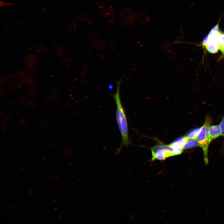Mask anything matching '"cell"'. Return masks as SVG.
<instances>
[{"label":"cell","mask_w":224,"mask_h":224,"mask_svg":"<svg viewBox=\"0 0 224 224\" xmlns=\"http://www.w3.org/2000/svg\"><path fill=\"white\" fill-rule=\"evenodd\" d=\"M32 189L30 190H29V192H30L31 191H32Z\"/></svg>","instance_id":"obj_13"},{"label":"cell","mask_w":224,"mask_h":224,"mask_svg":"<svg viewBox=\"0 0 224 224\" xmlns=\"http://www.w3.org/2000/svg\"><path fill=\"white\" fill-rule=\"evenodd\" d=\"M26 210V209H25V210H23V211H25V210Z\"/></svg>","instance_id":"obj_24"},{"label":"cell","mask_w":224,"mask_h":224,"mask_svg":"<svg viewBox=\"0 0 224 224\" xmlns=\"http://www.w3.org/2000/svg\"><path fill=\"white\" fill-rule=\"evenodd\" d=\"M6 183V182H5L4 183H3V184H5Z\"/></svg>","instance_id":"obj_22"},{"label":"cell","mask_w":224,"mask_h":224,"mask_svg":"<svg viewBox=\"0 0 224 224\" xmlns=\"http://www.w3.org/2000/svg\"><path fill=\"white\" fill-rule=\"evenodd\" d=\"M208 42V35H206L202 41V45L205 46Z\"/></svg>","instance_id":"obj_10"},{"label":"cell","mask_w":224,"mask_h":224,"mask_svg":"<svg viewBox=\"0 0 224 224\" xmlns=\"http://www.w3.org/2000/svg\"><path fill=\"white\" fill-rule=\"evenodd\" d=\"M209 131L211 142L221 135V131L219 125L210 126Z\"/></svg>","instance_id":"obj_5"},{"label":"cell","mask_w":224,"mask_h":224,"mask_svg":"<svg viewBox=\"0 0 224 224\" xmlns=\"http://www.w3.org/2000/svg\"><path fill=\"white\" fill-rule=\"evenodd\" d=\"M121 81V80H120L116 81V92L112 95L116 105V120L122 137L121 143L118 151H119L123 146L128 147L130 143L128 138L126 116L120 96Z\"/></svg>","instance_id":"obj_1"},{"label":"cell","mask_w":224,"mask_h":224,"mask_svg":"<svg viewBox=\"0 0 224 224\" xmlns=\"http://www.w3.org/2000/svg\"><path fill=\"white\" fill-rule=\"evenodd\" d=\"M44 159H45V158H43V160H44Z\"/></svg>","instance_id":"obj_25"},{"label":"cell","mask_w":224,"mask_h":224,"mask_svg":"<svg viewBox=\"0 0 224 224\" xmlns=\"http://www.w3.org/2000/svg\"><path fill=\"white\" fill-rule=\"evenodd\" d=\"M200 128H196L188 132L185 135L189 139H196L198 134Z\"/></svg>","instance_id":"obj_7"},{"label":"cell","mask_w":224,"mask_h":224,"mask_svg":"<svg viewBox=\"0 0 224 224\" xmlns=\"http://www.w3.org/2000/svg\"><path fill=\"white\" fill-rule=\"evenodd\" d=\"M212 121L211 117L208 115H207L203 124L200 128L199 132L196 138L199 146L202 148L205 164H208V150L209 144L211 142L209 129Z\"/></svg>","instance_id":"obj_2"},{"label":"cell","mask_w":224,"mask_h":224,"mask_svg":"<svg viewBox=\"0 0 224 224\" xmlns=\"http://www.w3.org/2000/svg\"><path fill=\"white\" fill-rule=\"evenodd\" d=\"M56 201V200H55L54 201H53V202L54 203V202H55Z\"/></svg>","instance_id":"obj_17"},{"label":"cell","mask_w":224,"mask_h":224,"mask_svg":"<svg viewBox=\"0 0 224 224\" xmlns=\"http://www.w3.org/2000/svg\"><path fill=\"white\" fill-rule=\"evenodd\" d=\"M199 145L195 139H190L188 141L184 146V149H188L194 147H198Z\"/></svg>","instance_id":"obj_8"},{"label":"cell","mask_w":224,"mask_h":224,"mask_svg":"<svg viewBox=\"0 0 224 224\" xmlns=\"http://www.w3.org/2000/svg\"><path fill=\"white\" fill-rule=\"evenodd\" d=\"M189 139L186 136H182L175 140L169 144L172 149L174 156L181 154L184 146Z\"/></svg>","instance_id":"obj_4"},{"label":"cell","mask_w":224,"mask_h":224,"mask_svg":"<svg viewBox=\"0 0 224 224\" xmlns=\"http://www.w3.org/2000/svg\"><path fill=\"white\" fill-rule=\"evenodd\" d=\"M37 169H35V170H34V171L36 170Z\"/></svg>","instance_id":"obj_23"},{"label":"cell","mask_w":224,"mask_h":224,"mask_svg":"<svg viewBox=\"0 0 224 224\" xmlns=\"http://www.w3.org/2000/svg\"><path fill=\"white\" fill-rule=\"evenodd\" d=\"M58 175H57V176H56L55 177H56V178H57V177H58Z\"/></svg>","instance_id":"obj_19"},{"label":"cell","mask_w":224,"mask_h":224,"mask_svg":"<svg viewBox=\"0 0 224 224\" xmlns=\"http://www.w3.org/2000/svg\"><path fill=\"white\" fill-rule=\"evenodd\" d=\"M32 193H30L29 194V195H30L31 194H32Z\"/></svg>","instance_id":"obj_14"},{"label":"cell","mask_w":224,"mask_h":224,"mask_svg":"<svg viewBox=\"0 0 224 224\" xmlns=\"http://www.w3.org/2000/svg\"><path fill=\"white\" fill-rule=\"evenodd\" d=\"M23 169V168H21L20 169V170H22Z\"/></svg>","instance_id":"obj_12"},{"label":"cell","mask_w":224,"mask_h":224,"mask_svg":"<svg viewBox=\"0 0 224 224\" xmlns=\"http://www.w3.org/2000/svg\"><path fill=\"white\" fill-rule=\"evenodd\" d=\"M58 208V207H56V208H55L54 209H57Z\"/></svg>","instance_id":"obj_15"},{"label":"cell","mask_w":224,"mask_h":224,"mask_svg":"<svg viewBox=\"0 0 224 224\" xmlns=\"http://www.w3.org/2000/svg\"><path fill=\"white\" fill-rule=\"evenodd\" d=\"M54 168H55L54 167L53 168H52V169L53 170L54 169Z\"/></svg>","instance_id":"obj_20"},{"label":"cell","mask_w":224,"mask_h":224,"mask_svg":"<svg viewBox=\"0 0 224 224\" xmlns=\"http://www.w3.org/2000/svg\"><path fill=\"white\" fill-rule=\"evenodd\" d=\"M219 126L221 130V135L224 137V117L222 119Z\"/></svg>","instance_id":"obj_9"},{"label":"cell","mask_w":224,"mask_h":224,"mask_svg":"<svg viewBox=\"0 0 224 224\" xmlns=\"http://www.w3.org/2000/svg\"><path fill=\"white\" fill-rule=\"evenodd\" d=\"M152 161L164 160L174 156L172 147L169 145L159 143L151 148Z\"/></svg>","instance_id":"obj_3"},{"label":"cell","mask_w":224,"mask_h":224,"mask_svg":"<svg viewBox=\"0 0 224 224\" xmlns=\"http://www.w3.org/2000/svg\"><path fill=\"white\" fill-rule=\"evenodd\" d=\"M61 216V215H60L58 217V218H59V217H60Z\"/></svg>","instance_id":"obj_16"},{"label":"cell","mask_w":224,"mask_h":224,"mask_svg":"<svg viewBox=\"0 0 224 224\" xmlns=\"http://www.w3.org/2000/svg\"><path fill=\"white\" fill-rule=\"evenodd\" d=\"M60 174V173H58V175H59Z\"/></svg>","instance_id":"obj_21"},{"label":"cell","mask_w":224,"mask_h":224,"mask_svg":"<svg viewBox=\"0 0 224 224\" xmlns=\"http://www.w3.org/2000/svg\"><path fill=\"white\" fill-rule=\"evenodd\" d=\"M52 189V188H51L50 189H49V190H51Z\"/></svg>","instance_id":"obj_18"},{"label":"cell","mask_w":224,"mask_h":224,"mask_svg":"<svg viewBox=\"0 0 224 224\" xmlns=\"http://www.w3.org/2000/svg\"><path fill=\"white\" fill-rule=\"evenodd\" d=\"M113 87V85L112 84L110 85L108 88L110 90Z\"/></svg>","instance_id":"obj_11"},{"label":"cell","mask_w":224,"mask_h":224,"mask_svg":"<svg viewBox=\"0 0 224 224\" xmlns=\"http://www.w3.org/2000/svg\"><path fill=\"white\" fill-rule=\"evenodd\" d=\"M205 47L209 52L211 53L215 54L217 52L219 49V43L213 41H209Z\"/></svg>","instance_id":"obj_6"}]
</instances>
